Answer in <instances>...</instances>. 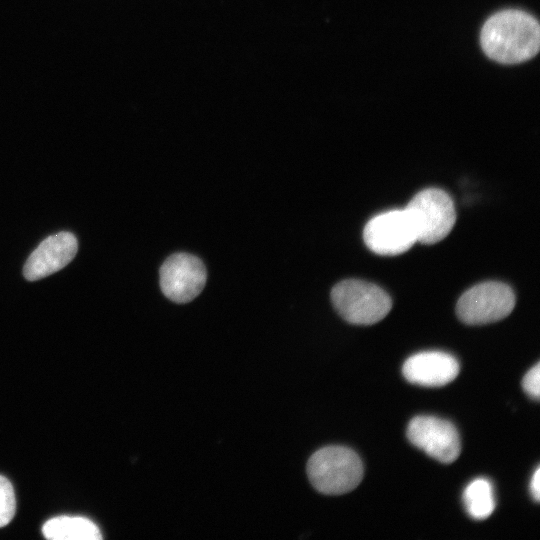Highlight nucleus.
<instances>
[{
    "label": "nucleus",
    "mask_w": 540,
    "mask_h": 540,
    "mask_svg": "<svg viewBox=\"0 0 540 540\" xmlns=\"http://www.w3.org/2000/svg\"><path fill=\"white\" fill-rule=\"evenodd\" d=\"M406 435L414 446L441 463H452L460 454L458 431L447 420L417 416L409 422Z\"/></svg>",
    "instance_id": "obj_8"
},
{
    "label": "nucleus",
    "mask_w": 540,
    "mask_h": 540,
    "mask_svg": "<svg viewBox=\"0 0 540 540\" xmlns=\"http://www.w3.org/2000/svg\"><path fill=\"white\" fill-rule=\"evenodd\" d=\"M522 387L524 391L533 399L538 400L540 396V363L532 367L523 377Z\"/></svg>",
    "instance_id": "obj_14"
},
{
    "label": "nucleus",
    "mask_w": 540,
    "mask_h": 540,
    "mask_svg": "<svg viewBox=\"0 0 540 540\" xmlns=\"http://www.w3.org/2000/svg\"><path fill=\"white\" fill-rule=\"evenodd\" d=\"M77 250V239L70 232L47 237L28 257L23 268L24 277L36 281L61 270L72 261Z\"/></svg>",
    "instance_id": "obj_9"
},
{
    "label": "nucleus",
    "mask_w": 540,
    "mask_h": 540,
    "mask_svg": "<svg viewBox=\"0 0 540 540\" xmlns=\"http://www.w3.org/2000/svg\"><path fill=\"white\" fill-rule=\"evenodd\" d=\"M530 492L536 502L540 499V468L538 467L532 475L530 482Z\"/></svg>",
    "instance_id": "obj_15"
},
{
    "label": "nucleus",
    "mask_w": 540,
    "mask_h": 540,
    "mask_svg": "<svg viewBox=\"0 0 540 540\" xmlns=\"http://www.w3.org/2000/svg\"><path fill=\"white\" fill-rule=\"evenodd\" d=\"M16 498L10 481L0 475V527L7 525L15 515Z\"/></svg>",
    "instance_id": "obj_13"
},
{
    "label": "nucleus",
    "mask_w": 540,
    "mask_h": 540,
    "mask_svg": "<svg viewBox=\"0 0 540 540\" xmlns=\"http://www.w3.org/2000/svg\"><path fill=\"white\" fill-rule=\"evenodd\" d=\"M405 208L415 224L417 240L423 244H435L444 239L456 221L453 200L438 188L418 192Z\"/></svg>",
    "instance_id": "obj_4"
},
{
    "label": "nucleus",
    "mask_w": 540,
    "mask_h": 540,
    "mask_svg": "<svg viewBox=\"0 0 540 540\" xmlns=\"http://www.w3.org/2000/svg\"><path fill=\"white\" fill-rule=\"evenodd\" d=\"M331 301L344 320L357 325L379 322L392 307L390 296L382 288L358 279L337 283L332 288Z\"/></svg>",
    "instance_id": "obj_3"
},
{
    "label": "nucleus",
    "mask_w": 540,
    "mask_h": 540,
    "mask_svg": "<svg viewBox=\"0 0 540 540\" xmlns=\"http://www.w3.org/2000/svg\"><path fill=\"white\" fill-rule=\"evenodd\" d=\"M463 503L467 513L473 519L488 518L495 509L492 483L486 478L474 479L463 492Z\"/></svg>",
    "instance_id": "obj_12"
},
{
    "label": "nucleus",
    "mask_w": 540,
    "mask_h": 540,
    "mask_svg": "<svg viewBox=\"0 0 540 540\" xmlns=\"http://www.w3.org/2000/svg\"><path fill=\"white\" fill-rule=\"evenodd\" d=\"M43 535L53 540H99L101 532L94 522L78 516L51 518L42 527Z\"/></svg>",
    "instance_id": "obj_11"
},
{
    "label": "nucleus",
    "mask_w": 540,
    "mask_h": 540,
    "mask_svg": "<svg viewBox=\"0 0 540 540\" xmlns=\"http://www.w3.org/2000/svg\"><path fill=\"white\" fill-rule=\"evenodd\" d=\"M515 306L513 290L501 282L489 281L471 287L456 305L458 318L468 325H483L507 317Z\"/></svg>",
    "instance_id": "obj_5"
},
{
    "label": "nucleus",
    "mask_w": 540,
    "mask_h": 540,
    "mask_svg": "<svg viewBox=\"0 0 540 540\" xmlns=\"http://www.w3.org/2000/svg\"><path fill=\"white\" fill-rule=\"evenodd\" d=\"M160 288L173 302L187 303L200 294L205 286L207 273L203 262L188 253L169 256L159 270Z\"/></svg>",
    "instance_id": "obj_7"
},
{
    "label": "nucleus",
    "mask_w": 540,
    "mask_h": 540,
    "mask_svg": "<svg viewBox=\"0 0 540 540\" xmlns=\"http://www.w3.org/2000/svg\"><path fill=\"white\" fill-rule=\"evenodd\" d=\"M484 53L502 64H516L534 57L540 45L538 21L516 9L497 12L487 19L480 33Z\"/></svg>",
    "instance_id": "obj_1"
},
{
    "label": "nucleus",
    "mask_w": 540,
    "mask_h": 540,
    "mask_svg": "<svg viewBox=\"0 0 540 540\" xmlns=\"http://www.w3.org/2000/svg\"><path fill=\"white\" fill-rule=\"evenodd\" d=\"M459 368L454 356L440 351H426L410 356L403 364L402 373L410 383L440 387L452 382Z\"/></svg>",
    "instance_id": "obj_10"
},
{
    "label": "nucleus",
    "mask_w": 540,
    "mask_h": 540,
    "mask_svg": "<svg viewBox=\"0 0 540 540\" xmlns=\"http://www.w3.org/2000/svg\"><path fill=\"white\" fill-rule=\"evenodd\" d=\"M363 239L372 252L383 256L402 254L418 242L415 224L406 208L386 211L370 219Z\"/></svg>",
    "instance_id": "obj_6"
},
{
    "label": "nucleus",
    "mask_w": 540,
    "mask_h": 540,
    "mask_svg": "<svg viewBox=\"0 0 540 540\" xmlns=\"http://www.w3.org/2000/svg\"><path fill=\"white\" fill-rule=\"evenodd\" d=\"M312 486L324 495H342L355 489L363 478V464L352 449L326 446L314 452L307 462Z\"/></svg>",
    "instance_id": "obj_2"
}]
</instances>
